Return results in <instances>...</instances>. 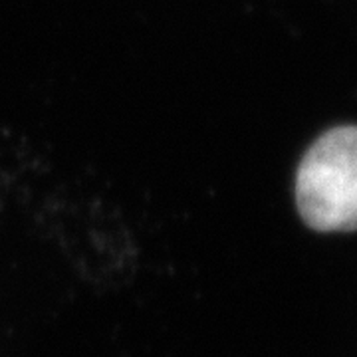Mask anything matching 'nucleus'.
Instances as JSON below:
<instances>
[{"label": "nucleus", "instance_id": "1", "mask_svg": "<svg viewBox=\"0 0 357 357\" xmlns=\"http://www.w3.org/2000/svg\"><path fill=\"white\" fill-rule=\"evenodd\" d=\"M296 206L316 232H354L357 225V129L321 133L296 173Z\"/></svg>", "mask_w": 357, "mask_h": 357}]
</instances>
